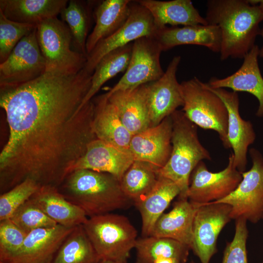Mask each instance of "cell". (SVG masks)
<instances>
[{
    "label": "cell",
    "mask_w": 263,
    "mask_h": 263,
    "mask_svg": "<svg viewBox=\"0 0 263 263\" xmlns=\"http://www.w3.org/2000/svg\"><path fill=\"white\" fill-rule=\"evenodd\" d=\"M92 75L45 72L37 78L0 89L8 126L0 153V193L27 178L58 187L96 139L92 100L80 106Z\"/></svg>",
    "instance_id": "obj_1"
},
{
    "label": "cell",
    "mask_w": 263,
    "mask_h": 263,
    "mask_svg": "<svg viewBox=\"0 0 263 263\" xmlns=\"http://www.w3.org/2000/svg\"><path fill=\"white\" fill-rule=\"evenodd\" d=\"M208 24L219 27L220 58H244L260 34L263 13L259 4L245 0H210L207 2Z\"/></svg>",
    "instance_id": "obj_2"
},
{
    "label": "cell",
    "mask_w": 263,
    "mask_h": 263,
    "mask_svg": "<svg viewBox=\"0 0 263 263\" xmlns=\"http://www.w3.org/2000/svg\"><path fill=\"white\" fill-rule=\"evenodd\" d=\"M57 188L88 217L128 208L132 202L124 193L120 181L114 176L89 169L72 171Z\"/></svg>",
    "instance_id": "obj_3"
},
{
    "label": "cell",
    "mask_w": 263,
    "mask_h": 263,
    "mask_svg": "<svg viewBox=\"0 0 263 263\" xmlns=\"http://www.w3.org/2000/svg\"><path fill=\"white\" fill-rule=\"evenodd\" d=\"M172 123V150L166 165L157 170L158 174L175 183L180 190L179 199H188L191 174L199 163L210 160L208 151L200 142L197 126L181 110L171 115Z\"/></svg>",
    "instance_id": "obj_4"
},
{
    "label": "cell",
    "mask_w": 263,
    "mask_h": 263,
    "mask_svg": "<svg viewBox=\"0 0 263 263\" xmlns=\"http://www.w3.org/2000/svg\"><path fill=\"white\" fill-rule=\"evenodd\" d=\"M99 259L127 260L138 238L125 216L112 213L88 217L82 225Z\"/></svg>",
    "instance_id": "obj_5"
},
{
    "label": "cell",
    "mask_w": 263,
    "mask_h": 263,
    "mask_svg": "<svg viewBox=\"0 0 263 263\" xmlns=\"http://www.w3.org/2000/svg\"><path fill=\"white\" fill-rule=\"evenodd\" d=\"M184 100L182 111L197 126L214 130L225 149H231L227 137L228 112L221 98L206 88L198 78L180 83Z\"/></svg>",
    "instance_id": "obj_6"
},
{
    "label": "cell",
    "mask_w": 263,
    "mask_h": 263,
    "mask_svg": "<svg viewBox=\"0 0 263 263\" xmlns=\"http://www.w3.org/2000/svg\"><path fill=\"white\" fill-rule=\"evenodd\" d=\"M37 38L45 62V72L76 74L83 69L87 57L71 49L72 36L63 21L55 17L39 22Z\"/></svg>",
    "instance_id": "obj_7"
},
{
    "label": "cell",
    "mask_w": 263,
    "mask_h": 263,
    "mask_svg": "<svg viewBox=\"0 0 263 263\" xmlns=\"http://www.w3.org/2000/svg\"><path fill=\"white\" fill-rule=\"evenodd\" d=\"M249 152L252 167L242 173V180L236 189L223 199L211 203L230 205L231 219L244 218L256 223L263 218V156L255 148Z\"/></svg>",
    "instance_id": "obj_8"
},
{
    "label": "cell",
    "mask_w": 263,
    "mask_h": 263,
    "mask_svg": "<svg viewBox=\"0 0 263 263\" xmlns=\"http://www.w3.org/2000/svg\"><path fill=\"white\" fill-rule=\"evenodd\" d=\"M44 59L37 38V27L24 37L7 58L0 63V89L32 81L45 72Z\"/></svg>",
    "instance_id": "obj_9"
},
{
    "label": "cell",
    "mask_w": 263,
    "mask_h": 263,
    "mask_svg": "<svg viewBox=\"0 0 263 263\" xmlns=\"http://www.w3.org/2000/svg\"><path fill=\"white\" fill-rule=\"evenodd\" d=\"M132 2L130 15L114 34L99 42L87 55L83 70L93 74L100 59L109 53L146 36L153 37L157 31L150 12L135 1Z\"/></svg>",
    "instance_id": "obj_10"
},
{
    "label": "cell",
    "mask_w": 263,
    "mask_h": 263,
    "mask_svg": "<svg viewBox=\"0 0 263 263\" xmlns=\"http://www.w3.org/2000/svg\"><path fill=\"white\" fill-rule=\"evenodd\" d=\"M242 180V172L234 166L233 153L229 156L226 167L217 172L209 171L202 161L191 174L187 197L199 204L216 202L229 195Z\"/></svg>",
    "instance_id": "obj_11"
},
{
    "label": "cell",
    "mask_w": 263,
    "mask_h": 263,
    "mask_svg": "<svg viewBox=\"0 0 263 263\" xmlns=\"http://www.w3.org/2000/svg\"><path fill=\"white\" fill-rule=\"evenodd\" d=\"M161 50L156 40L151 36L143 37L133 41L128 67L118 82L106 93L134 89L155 81L164 74L160 64Z\"/></svg>",
    "instance_id": "obj_12"
},
{
    "label": "cell",
    "mask_w": 263,
    "mask_h": 263,
    "mask_svg": "<svg viewBox=\"0 0 263 263\" xmlns=\"http://www.w3.org/2000/svg\"><path fill=\"white\" fill-rule=\"evenodd\" d=\"M231 207L224 203L201 204L193 221L191 250L201 263H209L217 251L218 236L231 220Z\"/></svg>",
    "instance_id": "obj_13"
},
{
    "label": "cell",
    "mask_w": 263,
    "mask_h": 263,
    "mask_svg": "<svg viewBox=\"0 0 263 263\" xmlns=\"http://www.w3.org/2000/svg\"><path fill=\"white\" fill-rule=\"evenodd\" d=\"M180 60V56H174L159 79L145 84L150 127L158 125L184 105L180 83L176 78Z\"/></svg>",
    "instance_id": "obj_14"
},
{
    "label": "cell",
    "mask_w": 263,
    "mask_h": 263,
    "mask_svg": "<svg viewBox=\"0 0 263 263\" xmlns=\"http://www.w3.org/2000/svg\"><path fill=\"white\" fill-rule=\"evenodd\" d=\"M204 86L216 94L223 101L228 112L227 137L233 150L235 168L241 172L245 171L247 165L248 147L256 139L253 124L245 120L239 113V98L237 92H230L224 88H212L207 83Z\"/></svg>",
    "instance_id": "obj_15"
},
{
    "label": "cell",
    "mask_w": 263,
    "mask_h": 263,
    "mask_svg": "<svg viewBox=\"0 0 263 263\" xmlns=\"http://www.w3.org/2000/svg\"><path fill=\"white\" fill-rule=\"evenodd\" d=\"M172 131L169 115L158 125L133 135L129 150L134 160L148 162L158 169L163 168L171 154Z\"/></svg>",
    "instance_id": "obj_16"
},
{
    "label": "cell",
    "mask_w": 263,
    "mask_h": 263,
    "mask_svg": "<svg viewBox=\"0 0 263 263\" xmlns=\"http://www.w3.org/2000/svg\"><path fill=\"white\" fill-rule=\"evenodd\" d=\"M75 227L57 224L31 231L19 250L6 263H52L61 244Z\"/></svg>",
    "instance_id": "obj_17"
},
{
    "label": "cell",
    "mask_w": 263,
    "mask_h": 263,
    "mask_svg": "<svg viewBox=\"0 0 263 263\" xmlns=\"http://www.w3.org/2000/svg\"><path fill=\"white\" fill-rule=\"evenodd\" d=\"M133 161L130 151L96 138L89 144L85 153L73 166L70 173L77 169H89L110 174L120 182Z\"/></svg>",
    "instance_id": "obj_18"
},
{
    "label": "cell",
    "mask_w": 263,
    "mask_h": 263,
    "mask_svg": "<svg viewBox=\"0 0 263 263\" xmlns=\"http://www.w3.org/2000/svg\"><path fill=\"white\" fill-rule=\"evenodd\" d=\"M260 49L255 45L244 58L241 67L234 74L225 78L212 77L207 84L212 88H228L233 91L251 94L258 100L256 115L263 116V77L258 64Z\"/></svg>",
    "instance_id": "obj_19"
},
{
    "label": "cell",
    "mask_w": 263,
    "mask_h": 263,
    "mask_svg": "<svg viewBox=\"0 0 263 263\" xmlns=\"http://www.w3.org/2000/svg\"><path fill=\"white\" fill-rule=\"evenodd\" d=\"M162 50L181 45H197L220 53L221 34L219 27L213 25H195L182 27L167 26L158 28L153 37Z\"/></svg>",
    "instance_id": "obj_20"
},
{
    "label": "cell",
    "mask_w": 263,
    "mask_h": 263,
    "mask_svg": "<svg viewBox=\"0 0 263 263\" xmlns=\"http://www.w3.org/2000/svg\"><path fill=\"white\" fill-rule=\"evenodd\" d=\"M200 205L187 198L178 199L172 209L157 221L150 236L176 240L191 249L194 218Z\"/></svg>",
    "instance_id": "obj_21"
},
{
    "label": "cell",
    "mask_w": 263,
    "mask_h": 263,
    "mask_svg": "<svg viewBox=\"0 0 263 263\" xmlns=\"http://www.w3.org/2000/svg\"><path fill=\"white\" fill-rule=\"evenodd\" d=\"M94 104L93 128L98 139L129 150L132 134L122 123L117 110L105 93L92 99Z\"/></svg>",
    "instance_id": "obj_22"
},
{
    "label": "cell",
    "mask_w": 263,
    "mask_h": 263,
    "mask_svg": "<svg viewBox=\"0 0 263 263\" xmlns=\"http://www.w3.org/2000/svg\"><path fill=\"white\" fill-rule=\"evenodd\" d=\"M105 94L116 108L122 123L132 135L150 127L145 84L110 95Z\"/></svg>",
    "instance_id": "obj_23"
},
{
    "label": "cell",
    "mask_w": 263,
    "mask_h": 263,
    "mask_svg": "<svg viewBox=\"0 0 263 263\" xmlns=\"http://www.w3.org/2000/svg\"><path fill=\"white\" fill-rule=\"evenodd\" d=\"M30 199L49 217L64 226L82 225L88 218L81 208L67 200L55 186H40Z\"/></svg>",
    "instance_id": "obj_24"
},
{
    "label": "cell",
    "mask_w": 263,
    "mask_h": 263,
    "mask_svg": "<svg viewBox=\"0 0 263 263\" xmlns=\"http://www.w3.org/2000/svg\"><path fill=\"white\" fill-rule=\"evenodd\" d=\"M136 1L150 12L158 28L165 27L167 24L172 26L208 25L205 18L200 15L190 0Z\"/></svg>",
    "instance_id": "obj_25"
},
{
    "label": "cell",
    "mask_w": 263,
    "mask_h": 263,
    "mask_svg": "<svg viewBox=\"0 0 263 263\" xmlns=\"http://www.w3.org/2000/svg\"><path fill=\"white\" fill-rule=\"evenodd\" d=\"M180 193L178 186L170 179L159 175L153 189L143 198L134 203L140 212L143 237L150 236L157 221L170 202Z\"/></svg>",
    "instance_id": "obj_26"
},
{
    "label": "cell",
    "mask_w": 263,
    "mask_h": 263,
    "mask_svg": "<svg viewBox=\"0 0 263 263\" xmlns=\"http://www.w3.org/2000/svg\"><path fill=\"white\" fill-rule=\"evenodd\" d=\"M132 1L105 0L100 2L94 13L95 24L87 38V55L96 45L117 31L126 21L131 12Z\"/></svg>",
    "instance_id": "obj_27"
},
{
    "label": "cell",
    "mask_w": 263,
    "mask_h": 263,
    "mask_svg": "<svg viewBox=\"0 0 263 263\" xmlns=\"http://www.w3.org/2000/svg\"><path fill=\"white\" fill-rule=\"evenodd\" d=\"M67 0H0V10L12 21L37 25L57 17Z\"/></svg>",
    "instance_id": "obj_28"
},
{
    "label": "cell",
    "mask_w": 263,
    "mask_h": 263,
    "mask_svg": "<svg viewBox=\"0 0 263 263\" xmlns=\"http://www.w3.org/2000/svg\"><path fill=\"white\" fill-rule=\"evenodd\" d=\"M135 263H186L190 248L176 240L149 236L137 239Z\"/></svg>",
    "instance_id": "obj_29"
},
{
    "label": "cell",
    "mask_w": 263,
    "mask_h": 263,
    "mask_svg": "<svg viewBox=\"0 0 263 263\" xmlns=\"http://www.w3.org/2000/svg\"><path fill=\"white\" fill-rule=\"evenodd\" d=\"M132 43L115 49L104 56L96 66L92 77L90 89L80 109L91 101L102 86L117 74L126 72L131 57Z\"/></svg>",
    "instance_id": "obj_30"
},
{
    "label": "cell",
    "mask_w": 263,
    "mask_h": 263,
    "mask_svg": "<svg viewBox=\"0 0 263 263\" xmlns=\"http://www.w3.org/2000/svg\"><path fill=\"white\" fill-rule=\"evenodd\" d=\"M158 169L148 162L134 160L120 181L124 193L134 203L141 200L157 183Z\"/></svg>",
    "instance_id": "obj_31"
},
{
    "label": "cell",
    "mask_w": 263,
    "mask_h": 263,
    "mask_svg": "<svg viewBox=\"0 0 263 263\" xmlns=\"http://www.w3.org/2000/svg\"><path fill=\"white\" fill-rule=\"evenodd\" d=\"M100 261L82 225L64 240L52 263H97Z\"/></svg>",
    "instance_id": "obj_32"
},
{
    "label": "cell",
    "mask_w": 263,
    "mask_h": 263,
    "mask_svg": "<svg viewBox=\"0 0 263 263\" xmlns=\"http://www.w3.org/2000/svg\"><path fill=\"white\" fill-rule=\"evenodd\" d=\"M89 6L84 1L70 0L60 13L70 30L74 50L86 57V44L91 22Z\"/></svg>",
    "instance_id": "obj_33"
},
{
    "label": "cell",
    "mask_w": 263,
    "mask_h": 263,
    "mask_svg": "<svg viewBox=\"0 0 263 263\" xmlns=\"http://www.w3.org/2000/svg\"><path fill=\"white\" fill-rule=\"evenodd\" d=\"M40 186L35 180L27 178L1 194L0 221L9 219L20 206L31 198Z\"/></svg>",
    "instance_id": "obj_34"
},
{
    "label": "cell",
    "mask_w": 263,
    "mask_h": 263,
    "mask_svg": "<svg viewBox=\"0 0 263 263\" xmlns=\"http://www.w3.org/2000/svg\"><path fill=\"white\" fill-rule=\"evenodd\" d=\"M36 27L35 25L9 19L0 10V63L7 58L20 40Z\"/></svg>",
    "instance_id": "obj_35"
},
{
    "label": "cell",
    "mask_w": 263,
    "mask_h": 263,
    "mask_svg": "<svg viewBox=\"0 0 263 263\" xmlns=\"http://www.w3.org/2000/svg\"><path fill=\"white\" fill-rule=\"evenodd\" d=\"M9 219L27 233L57 224L44 213L30 199L20 206Z\"/></svg>",
    "instance_id": "obj_36"
},
{
    "label": "cell",
    "mask_w": 263,
    "mask_h": 263,
    "mask_svg": "<svg viewBox=\"0 0 263 263\" xmlns=\"http://www.w3.org/2000/svg\"><path fill=\"white\" fill-rule=\"evenodd\" d=\"M28 233L9 219L0 221V261L7 262L20 248Z\"/></svg>",
    "instance_id": "obj_37"
},
{
    "label": "cell",
    "mask_w": 263,
    "mask_h": 263,
    "mask_svg": "<svg viewBox=\"0 0 263 263\" xmlns=\"http://www.w3.org/2000/svg\"><path fill=\"white\" fill-rule=\"evenodd\" d=\"M235 220V235L232 241L226 244L222 263H247L246 244L248 231L247 221L244 218Z\"/></svg>",
    "instance_id": "obj_38"
},
{
    "label": "cell",
    "mask_w": 263,
    "mask_h": 263,
    "mask_svg": "<svg viewBox=\"0 0 263 263\" xmlns=\"http://www.w3.org/2000/svg\"><path fill=\"white\" fill-rule=\"evenodd\" d=\"M97 263H128V261L127 260L113 261V260H100Z\"/></svg>",
    "instance_id": "obj_39"
},
{
    "label": "cell",
    "mask_w": 263,
    "mask_h": 263,
    "mask_svg": "<svg viewBox=\"0 0 263 263\" xmlns=\"http://www.w3.org/2000/svg\"><path fill=\"white\" fill-rule=\"evenodd\" d=\"M260 35L262 36L263 39V27L261 29V32ZM259 56L263 57V45L261 49L259 50Z\"/></svg>",
    "instance_id": "obj_40"
},
{
    "label": "cell",
    "mask_w": 263,
    "mask_h": 263,
    "mask_svg": "<svg viewBox=\"0 0 263 263\" xmlns=\"http://www.w3.org/2000/svg\"><path fill=\"white\" fill-rule=\"evenodd\" d=\"M263 13V0H260L258 3Z\"/></svg>",
    "instance_id": "obj_41"
},
{
    "label": "cell",
    "mask_w": 263,
    "mask_h": 263,
    "mask_svg": "<svg viewBox=\"0 0 263 263\" xmlns=\"http://www.w3.org/2000/svg\"><path fill=\"white\" fill-rule=\"evenodd\" d=\"M0 263H7L4 262L0 261Z\"/></svg>",
    "instance_id": "obj_42"
},
{
    "label": "cell",
    "mask_w": 263,
    "mask_h": 263,
    "mask_svg": "<svg viewBox=\"0 0 263 263\" xmlns=\"http://www.w3.org/2000/svg\"><path fill=\"white\" fill-rule=\"evenodd\" d=\"M190 263H194L193 262H191Z\"/></svg>",
    "instance_id": "obj_43"
},
{
    "label": "cell",
    "mask_w": 263,
    "mask_h": 263,
    "mask_svg": "<svg viewBox=\"0 0 263 263\" xmlns=\"http://www.w3.org/2000/svg\"><path fill=\"white\" fill-rule=\"evenodd\" d=\"M261 263H263V261Z\"/></svg>",
    "instance_id": "obj_44"
}]
</instances>
